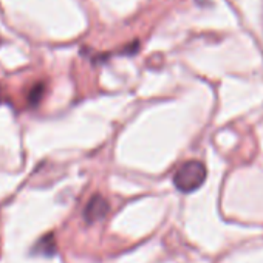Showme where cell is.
<instances>
[{
  "mask_svg": "<svg viewBox=\"0 0 263 263\" xmlns=\"http://www.w3.org/2000/svg\"><path fill=\"white\" fill-rule=\"evenodd\" d=\"M110 206H108V201L101 197V195H93L90 198V201L87 203L85 209H84V218L87 223H95V221H99L102 220L107 212H108Z\"/></svg>",
  "mask_w": 263,
  "mask_h": 263,
  "instance_id": "cell-2",
  "label": "cell"
},
{
  "mask_svg": "<svg viewBox=\"0 0 263 263\" xmlns=\"http://www.w3.org/2000/svg\"><path fill=\"white\" fill-rule=\"evenodd\" d=\"M208 171L206 166L201 161L192 160L184 164H181L175 175H174V184L180 192L189 194L197 191L206 180Z\"/></svg>",
  "mask_w": 263,
  "mask_h": 263,
  "instance_id": "cell-1",
  "label": "cell"
},
{
  "mask_svg": "<svg viewBox=\"0 0 263 263\" xmlns=\"http://www.w3.org/2000/svg\"><path fill=\"white\" fill-rule=\"evenodd\" d=\"M42 96H44V85H42V84H36V85L31 88L30 95H28V101H30L31 105H37L39 101L42 99Z\"/></svg>",
  "mask_w": 263,
  "mask_h": 263,
  "instance_id": "cell-4",
  "label": "cell"
},
{
  "mask_svg": "<svg viewBox=\"0 0 263 263\" xmlns=\"http://www.w3.org/2000/svg\"><path fill=\"white\" fill-rule=\"evenodd\" d=\"M58 251V246H56V240H54V235L53 234H47L44 235L34 246L33 252L34 254H41V255H47V257H51L54 255Z\"/></svg>",
  "mask_w": 263,
  "mask_h": 263,
  "instance_id": "cell-3",
  "label": "cell"
}]
</instances>
